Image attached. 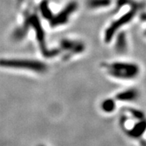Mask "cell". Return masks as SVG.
Wrapping results in <instances>:
<instances>
[{
  "instance_id": "1",
  "label": "cell",
  "mask_w": 146,
  "mask_h": 146,
  "mask_svg": "<svg viewBox=\"0 0 146 146\" xmlns=\"http://www.w3.org/2000/svg\"><path fill=\"white\" fill-rule=\"evenodd\" d=\"M0 66L11 68L31 69L35 70H41L44 69V65L37 62L25 61L18 59H1Z\"/></svg>"
}]
</instances>
